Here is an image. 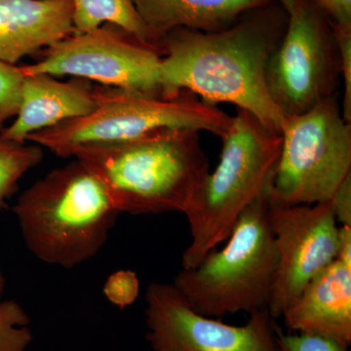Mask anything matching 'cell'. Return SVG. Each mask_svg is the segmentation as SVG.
<instances>
[{
	"instance_id": "1",
	"label": "cell",
	"mask_w": 351,
	"mask_h": 351,
	"mask_svg": "<svg viewBox=\"0 0 351 351\" xmlns=\"http://www.w3.org/2000/svg\"><path fill=\"white\" fill-rule=\"evenodd\" d=\"M288 20L287 9L278 0H269L245 11L221 31L180 27L168 32L159 43L163 98L186 90L209 105L233 104L281 134L285 119L267 93L265 71Z\"/></svg>"
},
{
	"instance_id": "2",
	"label": "cell",
	"mask_w": 351,
	"mask_h": 351,
	"mask_svg": "<svg viewBox=\"0 0 351 351\" xmlns=\"http://www.w3.org/2000/svg\"><path fill=\"white\" fill-rule=\"evenodd\" d=\"M199 132L159 129L124 142L80 145L71 157L103 182L120 213L186 215L210 173Z\"/></svg>"
},
{
	"instance_id": "3",
	"label": "cell",
	"mask_w": 351,
	"mask_h": 351,
	"mask_svg": "<svg viewBox=\"0 0 351 351\" xmlns=\"http://www.w3.org/2000/svg\"><path fill=\"white\" fill-rule=\"evenodd\" d=\"M13 212L32 255L64 269L95 257L121 214L103 182L77 159L25 189Z\"/></svg>"
},
{
	"instance_id": "4",
	"label": "cell",
	"mask_w": 351,
	"mask_h": 351,
	"mask_svg": "<svg viewBox=\"0 0 351 351\" xmlns=\"http://www.w3.org/2000/svg\"><path fill=\"white\" fill-rule=\"evenodd\" d=\"M221 138L218 166L186 215L191 240L182 254V269L196 267L223 243L245 210L269 195L274 182L282 147L280 133L237 108L230 130Z\"/></svg>"
},
{
	"instance_id": "5",
	"label": "cell",
	"mask_w": 351,
	"mask_h": 351,
	"mask_svg": "<svg viewBox=\"0 0 351 351\" xmlns=\"http://www.w3.org/2000/svg\"><path fill=\"white\" fill-rule=\"evenodd\" d=\"M269 193L242 213L221 250L182 269L173 285L189 306L207 317L267 309L277 255L267 209Z\"/></svg>"
},
{
	"instance_id": "6",
	"label": "cell",
	"mask_w": 351,
	"mask_h": 351,
	"mask_svg": "<svg viewBox=\"0 0 351 351\" xmlns=\"http://www.w3.org/2000/svg\"><path fill=\"white\" fill-rule=\"evenodd\" d=\"M97 107L83 117L27 136V141L69 158L80 145L133 140L164 128H191L221 138L233 117L182 90L174 98L94 85Z\"/></svg>"
},
{
	"instance_id": "7",
	"label": "cell",
	"mask_w": 351,
	"mask_h": 351,
	"mask_svg": "<svg viewBox=\"0 0 351 351\" xmlns=\"http://www.w3.org/2000/svg\"><path fill=\"white\" fill-rule=\"evenodd\" d=\"M281 136L269 200L286 205L331 200L351 175V123L343 119L339 94L284 119Z\"/></svg>"
},
{
	"instance_id": "8",
	"label": "cell",
	"mask_w": 351,
	"mask_h": 351,
	"mask_svg": "<svg viewBox=\"0 0 351 351\" xmlns=\"http://www.w3.org/2000/svg\"><path fill=\"white\" fill-rule=\"evenodd\" d=\"M341 53L329 16L315 0H295L272 53L265 85L284 119L302 114L338 93Z\"/></svg>"
},
{
	"instance_id": "9",
	"label": "cell",
	"mask_w": 351,
	"mask_h": 351,
	"mask_svg": "<svg viewBox=\"0 0 351 351\" xmlns=\"http://www.w3.org/2000/svg\"><path fill=\"white\" fill-rule=\"evenodd\" d=\"M34 56L36 63L20 66L23 75H71L162 97L159 82L162 48L117 25L107 23L91 32L71 34Z\"/></svg>"
},
{
	"instance_id": "10",
	"label": "cell",
	"mask_w": 351,
	"mask_h": 351,
	"mask_svg": "<svg viewBox=\"0 0 351 351\" xmlns=\"http://www.w3.org/2000/svg\"><path fill=\"white\" fill-rule=\"evenodd\" d=\"M267 219L277 265L267 306L272 318L282 317L309 281L338 255L339 226L332 201L286 205L269 201Z\"/></svg>"
},
{
	"instance_id": "11",
	"label": "cell",
	"mask_w": 351,
	"mask_h": 351,
	"mask_svg": "<svg viewBox=\"0 0 351 351\" xmlns=\"http://www.w3.org/2000/svg\"><path fill=\"white\" fill-rule=\"evenodd\" d=\"M147 339L154 351H278L267 309L232 326L196 313L173 284L152 283L145 293Z\"/></svg>"
},
{
	"instance_id": "12",
	"label": "cell",
	"mask_w": 351,
	"mask_h": 351,
	"mask_svg": "<svg viewBox=\"0 0 351 351\" xmlns=\"http://www.w3.org/2000/svg\"><path fill=\"white\" fill-rule=\"evenodd\" d=\"M282 317L290 330L351 343V265L336 260L313 277Z\"/></svg>"
},
{
	"instance_id": "13",
	"label": "cell",
	"mask_w": 351,
	"mask_h": 351,
	"mask_svg": "<svg viewBox=\"0 0 351 351\" xmlns=\"http://www.w3.org/2000/svg\"><path fill=\"white\" fill-rule=\"evenodd\" d=\"M96 107L94 85L89 80L73 77L62 82L43 73L24 75L17 119L2 129L0 138L25 144L34 132L85 117Z\"/></svg>"
},
{
	"instance_id": "14",
	"label": "cell",
	"mask_w": 351,
	"mask_h": 351,
	"mask_svg": "<svg viewBox=\"0 0 351 351\" xmlns=\"http://www.w3.org/2000/svg\"><path fill=\"white\" fill-rule=\"evenodd\" d=\"M73 34L71 0H0V61L16 64Z\"/></svg>"
},
{
	"instance_id": "15",
	"label": "cell",
	"mask_w": 351,
	"mask_h": 351,
	"mask_svg": "<svg viewBox=\"0 0 351 351\" xmlns=\"http://www.w3.org/2000/svg\"><path fill=\"white\" fill-rule=\"evenodd\" d=\"M269 0H133L152 41L159 44L175 29L203 32L221 31L245 11Z\"/></svg>"
},
{
	"instance_id": "16",
	"label": "cell",
	"mask_w": 351,
	"mask_h": 351,
	"mask_svg": "<svg viewBox=\"0 0 351 351\" xmlns=\"http://www.w3.org/2000/svg\"><path fill=\"white\" fill-rule=\"evenodd\" d=\"M75 34L91 32L101 25H117L145 43L152 41L133 0H71ZM159 45V44H157Z\"/></svg>"
},
{
	"instance_id": "17",
	"label": "cell",
	"mask_w": 351,
	"mask_h": 351,
	"mask_svg": "<svg viewBox=\"0 0 351 351\" xmlns=\"http://www.w3.org/2000/svg\"><path fill=\"white\" fill-rule=\"evenodd\" d=\"M38 145L19 144L0 138V211L6 209L7 201L17 191L23 176L43 159Z\"/></svg>"
},
{
	"instance_id": "18",
	"label": "cell",
	"mask_w": 351,
	"mask_h": 351,
	"mask_svg": "<svg viewBox=\"0 0 351 351\" xmlns=\"http://www.w3.org/2000/svg\"><path fill=\"white\" fill-rule=\"evenodd\" d=\"M29 318L18 302H0V351H25L32 334Z\"/></svg>"
},
{
	"instance_id": "19",
	"label": "cell",
	"mask_w": 351,
	"mask_h": 351,
	"mask_svg": "<svg viewBox=\"0 0 351 351\" xmlns=\"http://www.w3.org/2000/svg\"><path fill=\"white\" fill-rule=\"evenodd\" d=\"M24 75L20 66L0 61V132L9 119L17 117Z\"/></svg>"
},
{
	"instance_id": "20",
	"label": "cell",
	"mask_w": 351,
	"mask_h": 351,
	"mask_svg": "<svg viewBox=\"0 0 351 351\" xmlns=\"http://www.w3.org/2000/svg\"><path fill=\"white\" fill-rule=\"evenodd\" d=\"M276 341L278 351H348V348L334 339L318 335L284 334L276 326Z\"/></svg>"
},
{
	"instance_id": "21",
	"label": "cell",
	"mask_w": 351,
	"mask_h": 351,
	"mask_svg": "<svg viewBox=\"0 0 351 351\" xmlns=\"http://www.w3.org/2000/svg\"><path fill=\"white\" fill-rule=\"evenodd\" d=\"M104 292L108 299L120 308L130 306L140 292L137 276L129 270L115 272L108 278Z\"/></svg>"
},
{
	"instance_id": "22",
	"label": "cell",
	"mask_w": 351,
	"mask_h": 351,
	"mask_svg": "<svg viewBox=\"0 0 351 351\" xmlns=\"http://www.w3.org/2000/svg\"><path fill=\"white\" fill-rule=\"evenodd\" d=\"M334 27L341 53V80L343 82V97L341 112L348 123H351V29Z\"/></svg>"
},
{
	"instance_id": "23",
	"label": "cell",
	"mask_w": 351,
	"mask_h": 351,
	"mask_svg": "<svg viewBox=\"0 0 351 351\" xmlns=\"http://www.w3.org/2000/svg\"><path fill=\"white\" fill-rule=\"evenodd\" d=\"M331 201L337 221L351 226V175L341 182Z\"/></svg>"
},
{
	"instance_id": "24",
	"label": "cell",
	"mask_w": 351,
	"mask_h": 351,
	"mask_svg": "<svg viewBox=\"0 0 351 351\" xmlns=\"http://www.w3.org/2000/svg\"><path fill=\"white\" fill-rule=\"evenodd\" d=\"M326 12L332 25L351 29V0H315Z\"/></svg>"
},
{
	"instance_id": "25",
	"label": "cell",
	"mask_w": 351,
	"mask_h": 351,
	"mask_svg": "<svg viewBox=\"0 0 351 351\" xmlns=\"http://www.w3.org/2000/svg\"><path fill=\"white\" fill-rule=\"evenodd\" d=\"M337 258L351 265V226H339L338 255Z\"/></svg>"
},
{
	"instance_id": "26",
	"label": "cell",
	"mask_w": 351,
	"mask_h": 351,
	"mask_svg": "<svg viewBox=\"0 0 351 351\" xmlns=\"http://www.w3.org/2000/svg\"><path fill=\"white\" fill-rule=\"evenodd\" d=\"M6 280L1 270H0V300H1L2 295H3L4 290H5ZM1 302V301H0Z\"/></svg>"
},
{
	"instance_id": "27",
	"label": "cell",
	"mask_w": 351,
	"mask_h": 351,
	"mask_svg": "<svg viewBox=\"0 0 351 351\" xmlns=\"http://www.w3.org/2000/svg\"><path fill=\"white\" fill-rule=\"evenodd\" d=\"M278 1L287 9L289 12L292 9L293 5H294L295 0H278Z\"/></svg>"
}]
</instances>
